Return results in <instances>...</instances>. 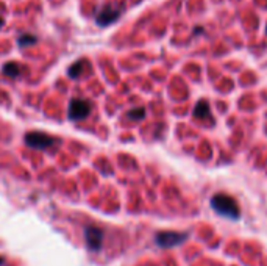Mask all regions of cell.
Instances as JSON below:
<instances>
[{
    "label": "cell",
    "instance_id": "6da1fadb",
    "mask_svg": "<svg viewBox=\"0 0 267 266\" xmlns=\"http://www.w3.org/2000/svg\"><path fill=\"white\" fill-rule=\"evenodd\" d=\"M211 207L214 209L216 213H219L220 216H225L228 219H238L241 216V210L238 202L228 194H214L211 197Z\"/></svg>",
    "mask_w": 267,
    "mask_h": 266
},
{
    "label": "cell",
    "instance_id": "7a4b0ae2",
    "mask_svg": "<svg viewBox=\"0 0 267 266\" xmlns=\"http://www.w3.org/2000/svg\"><path fill=\"white\" fill-rule=\"evenodd\" d=\"M24 141L28 147L38 149V151H47V149L60 146V138H55L44 132H28L24 136Z\"/></svg>",
    "mask_w": 267,
    "mask_h": 266
},
{
    "label": "cell",
    "instance_id": "3957f363",
    "mask_svg": "<svg viewBox=\"0 0 267 266\" xmlns=\"http://www.w3.org/2000/svg\"><path fill=\"white\" fill-rule=\"evenodd\" d=\"M93 102L88 101V99H83V97H73L71 99L69 102V108H68V116L71 121H83L86 119L88 116L91 114V111H93Z\"/></svg>",
    "mask_w": 267,
    "mask_h": 266
},
{
    "label": "cell",
    "instance_id": "277c9868",
    "mask_svg": "<svg viewBox=\"0 0 267 266\" xmlns=\"http://www.w3.org/2000/svg\"><path fill=\"white\" fill-rule=\"evenodd\" d=\"M122 11H123V5H114V3L103 5L96 16L97 26L98 27H108L110 24L116 22L121 18Z\"/></svg>",
    "mask_w": 267,
    "mask_h": 266
},
{
    "label": "cell",
    "instance_id": "5b68a950",
    "mask_svg": "<svg viewBox=\"0 0 267 266\" xmlns=\"http://www.w3.org/2000/svg\"><path fill=\"white\" fill-rule=\"evenodd\" d=\"M188 239V234H180V232H160L155 241L161 247H175Z\"/></svg>",
    "mask_w": 267,
    "mask_h": 266
},
{
    "label": "cell",
    "instance_id": "8992f818",
    "mask_svg": "<svg viewBox=\"0 0 267 266\" xmlns=\"http://www.w3.org/2000/svg\"><path fill=\"white\" fill-rule=\"evenodd\" d=\"M85 238H86V246L89 251L97 252L102 247L103 241V230L97 226H88L85 227Z\"/></svg>",
    "mask_w": 267,
    "mask_h": 266
},
{
    "label": "cell",
    "instance_id": "52a82bcc",
    "mask_svg": "<svg viewBox=\"0 0 267 266\" xmlns=\"http://www.w3.org/2000/svg\"><path fill=\"white\" fill-rule=\"evenodd\" d=\"M2 72H3V76L10 77V79H19L24 72H27V69H25V66H22L18 61H8L3 64Z\"/></svg>",
    "mask_w": 267,
    "mask_h": 266
},
{
    "label": "cell",
    "instance_id": "ba28073f",
    "mask_svg": "<svg viewBox=\"0 0 267 266\" xmlns=\"http://www.w3.org/2000/svg\"><path fill=\"white\" fill-rule=\"evenodd\" d=\"M194 118L197 119H202V121H210V124H214V119H213V114H211V108H210V104L206 101H200L195 108H194Z\"/></svg>",
    "mask_w": 267,
    "mask_h": 266
},
{
    "label": "cell",
    "instance_id": "9c48e42d",
    "mask_svg": "<svg viewBox=\"0 0 267 266\" xmlns=\"http://www.w3.org/2000/svg\"><path fill=\"white\" fill-rule=\"evenodd\" d=\"M89 68V61L86 58H81V60H77L71 68L68 69V76L71 79H80L83 74H85Z\"/></svg>",
    "mask_w": 267,
    "mask_h": 266
},
{
    "label": "cell",
    "instance_id": "30bf717a",
    "mask_svg": "<svg viewBox=\"0 0 267 266\" xmlns=\"http://www.w3.org/2000/svg\"><path fill=\"white\" fill-rule=\"evenodd\" d=\"M36 43H38V36L31 35V33H24V35L18 38L19 47H30V46H35Z\"/></svg>",
    "mask_w": 267,
    "mask_h": 266
},
{
    "label": "cell",
    "instance_id": "8fae6325",
    "mask_svg": "<svg viewBox=\"0 0 267 266\" xmlns=\"http://www.w3.org/2000/svg\"><path fill=\"white\" fill-rule=\"evenodd\" d=\"M127 118L131 121H143L146 118V108L144 106H138V108H133L127 113Z\"/></svg>",
    "mask_w": 267,
    "mask_h": 266
},
{
    "label": "cell",
    "instance_id": "7c38bea8",
    "mask_svg": "<svg viewBox=\"0 0 267 266\" xmlns=\"http://www.w3.org/2000/svg\"><path fill=\"white\" fill-rule=\"evenodd\" d=\"M5 26V19L2 18V16H0V28H2Z\"/></svg>",
    "mask_w": 267,
    "mask_h": 266
},
{
    "label": "cell",
    "instance_id": "4fadbf2b",
    "mask_svg": "<svg viewBox=\"0 0 267 266\" xmlns=\"http://www.w3.org/2000/svg\"><path fill=\"white\" fill-rule=\"evenodd\" d=\"M3 263V259H2V257H0V265H2Z\"/></svg>",
    "mask_w": 267,
    "mask_h": 266
}]
</instances>
